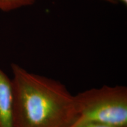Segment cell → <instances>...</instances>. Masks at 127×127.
Returning <instances> with one entry per match:
<instances>
[{
  "label": "cell",
  "instance_id": "6da1fadb",
  "mask_svg": "<svg viewBox=\"0 0 127 127\" xmlns=\"http://www.w3.org/2000/svg\"><path fill=\"white\" fill-rule=\"evenodd\" d=\"M14 127H68L77 116L75 95L58 81L12 64Z\"/></svg>",
  "mask_w": 127,
  "mask_h": 127
},
{
  "label": "cell",
  "instance_id": "7a4b0ae2",
  "mask_svg": "<svg viewBox=\"0 0 127 127\" xmlns=\"http://www.w3.org/2000/svg\"><path fill=\"white\" fill-rule=\"evenodd\" d=\"M77 116L68 127L97 123L127 127V88L123 85L92 88L75 95Z\"/></svg>",
  "mask_w": 127,
  "mask_h": 127
},
{
  "label": "cell",
  "instance_id": "3957f363",
  "mask_svg": "<svg viewBox=\"0 0 127 127\" xmlns=\"http://www.w3.org/2000/svg\"><path fill=\"white\" fill-rule=\"evenodd\" d=\"M13 101L12 79L0 68V127H14Z\"/></svg>",
  "mask_w": 127,
  "mask_h": 127
},
{
  "label": "cell",
  "instance_id": "277c9868",
  "mask_svg": "<svg viewBox=\"0 0 127 127\" xmlns=\"http://www.w3.org/2000/svg\"><path fill=\"white\" fill-rule=\"evenodd\" d=\"M36 0H0V10L11 11L34 4Z\"/></svg>",
  "mask_w": 127,
  "mask_h": 127
},
{
  "label": "cell",
  "instance_id": "5b68a950",
  "mask_svg": "<svg viewBox=\"0 0 127 127\" xmlns=\"http://www.w3.org/2000/svg\"><path fill=\"white\" fill-rule=\"evenodd\" d=\"M74 127H117L111 126V125H108L104 124H100L97 123H84L82 124L79 125L78 126Z\"/></svg>",
  "mask_w": 127,
  "mask_h": 127
},
{
  "label": "cell",
  "instance_id": "8992f818",
  "mask_svg": "<svg viewBox=\"0 0 127 127\" xmlns=\"http://www.w3.org/2000/svg\"><path fill=\"white\" fill-rule=\"evenodd\" d=\"M109 2L111 3H112V4H115V3H117L118 1L119 2H121V3H123V4L127 5V0H109Z\"/></svg>",
  "mask_w": 127,
  "mask_h": 127
},
{
  "label": "cell",
  "instance_id": "52a82bcc",
  "mask_svg": "<svg viewBox=\"0 0 127 127\" xmlns=\"http://www.w3.org/2000/svg\"><path fill=\"white\" fill-rule=\"evenodd\" d=\"M103 1H107V2H109V0H103Z\"/></svg>",
  "mask_w": 127,
  "mask_h": 127
}]
</instances>
